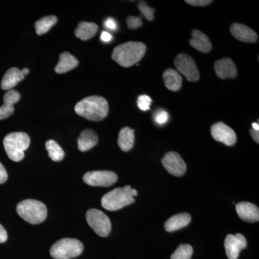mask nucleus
Masks as SVG:
<instances>
[{"label":"nucleus","mask_w":259,"mask_h":259,"mask_svg":"<svg viewBox=\"0 0 259 259\" xmlns=\"http://www.w3.org/2000/svg\"><path fill=\"white\" fill-rule=\"evenodd\" d=\"M108 111V102L100 96L86 97L75 105L76 114L90 121L104 120Z\"/></svg>","instance_id":"f257e3e1"},{"label":"nucleus","mask_w":259,"mask_h":259,"mask_svg":"<svg viewBox=\"0 0 259 259\" xmlns=\"http://www.w3.org/2000/svg\"><path fill=\"white\" fill-rule=\"evenodd\" d=\"M146 49L147 48L144 42H125L114 49L112 59L122 67H131L143 59Z\"/></svg>","instance_id":"f03ea898"},{"label":"nucleus","mask_w":259,"mask_h":259,"mask_svg":"<svg viewBox=\"0 0 259 259\" xmlns=\"http://www.w3.org/2000/svg\"><path fill=\"white\" fill-rule=\"evenodd\" d=\"M138 195L137 190L131 186L122 188H116L102 197V207L109 211H115L122 209L135 202L134 197Z\"/></svg>","instance_id":"7ed1b4c3"},{"label":"nucleus","mask_w":259,"mask_h":259,"mask_svg":"<svg viewBox=\"0 0 259 259\" xmlns=\"http://www.w3.org/2000/svg\"><path fill=\"white\" fill-rule=\"evenodd\" d=\"M30 139L23 132L12 133L5 136L3 144L8 157L12 161L18 162L25 157V151L30 146Z\"/></svg>","instance_id":"20e7f679"},{"label":"nucleus","mask_w":259,"mask_h":259,"mask_svg":"<svg viewBox=\"0 0 259 259\" xmlns=\"http://www.w3.org/2000/svg\"><path fill=\"white\" fill-rule=\"evenodd\" d=\"M16 209L19 215L30 224H40L47 217V206L35 199L22 201L17 206Z\"/></svg>","instance_id":"39448f33"},{"label":"nucleus","mask_w":259,"mask_h":259,"mask_svg":"<svg viewBox=\"0 0 259 259\" xmlns=\"http://www.w3.org/2000/svg\"><path fill=\"white\" fill-rule=\"evenodd\" d=\"M83 250V245L79 240L63 238L52 245L50 253L54 259H70L79 256Z\"/></svg>","instance_id":"423d86ee"},{"label":"nucleus","mask_w":259,"mask_h":259,"mask_svg":"<svg viewBox=\"0 0 259 259\" xmlns=\"http://www.w3.org/2000/svg\"><path fill=\"white\" fill-rule=\"evenodd\" d=\"M86 219L89 226L98 236L107 237L110 235L112 229L111 222L102 211L97 209H89L87 212Z\"/></svg>","instance_id":"0eeeda50"},{"label":"nucleus","mask_w":259,"mask_h":259,"mask_svg":"<svg viewBox=\"0 0 259 259\" xmlns=\"http://www.w3.org/2000/svg\"><path fill=\"white\" fill-rule=\"evenodd\" d=\"M177 72L183 74L189 81L196 82L199 79V72L194 59L188 54H180L175 58Z\"/></svg>","instance_id":"6e6552de"},{"label":"nucleus","mask_w":259,"mask_h":259,"mask_svg":"<svg viewBox=\"0 0 259 259\" xmlns=\"http://www.w3.org/2000/svg\"><path fill=\"white\" fill-rule=\"evenodd\" d=\"M117 175L110 171H90L83 177V182L93 187H110L117 182Z\"/></svg>","instance_id":"1a4fd4ad"},{"label":"nucleus","mask_w":259,"mask_h":259,"mask_svg":"<svg viewBox=\"0 0 259 259\" xmlns=\"http://www.w3.org/2000/svg\"><path fill=\"white\" fill-rule=\"evenodd\" d=\"M162 164L168 173L175 177H182L187 171V165L183 158L177 152L166 153L161 160Z\"/></svg>","instance_id":"9d476101"},{"label":"nucleus","mask_w":259,"mask_h":259,"mask_svg":"<svg viewBox=\"0 0 259 259\" xmlns=\"http://www.w3.org/2000/svg\"><path fill=\"white\" fill-rule=\"evenodd\" d=\"M213 139L226 146H233L236 143L237 136L235 131L224 122H216L211 127Z\"/></svg>","instance_id":"9b49d317"},{"label":"nucleus","mask_w":259,"mask_h":259,"mask_svg":"<svg viewBox=\"0 0 259 259\" xmlns=\"http://www.w3.org/2000/svg\"><path fill=\"white\" fill-rule=\"evenodd\" d=\"M227 256L229 259H238L241 250L247 246L245 236L241 233L236 235H228L224 242Z\"/></svg>","instance_id":"f8f14e48"},{"label":"nucleus","mask_w":259,"mask_h":259,"mask_svg":"<svg viewBox=\"0 0 259 259\" xmlns=\"http://www.w3.org/2000/svg\"><path fill=\"white\" fill-rule=\"evenodd\" d=\"M29 72L30 71L27 68H25L23 70H19L18 68L15 67L11 68L5 73L3 76L1 82L2 89L3 90L10 91L17 86L20 81H23Z\"/></svg>","instance_id":"ddd939ff"},{"label":"nucleus","mask_w":259,"mask_h":259,"mask_svg":"<svg viewBox=\"0 0 259 259\" xmlns=\"http://www.w3.org/2000/svg\"><path fill=\"white\" fill-rule=\"evenodd\" d=\"M214 72L221 79H234L238 75L236 64L229 58H224L214 64Z\"/></svg>","instance_id":"4468645a"},{"label":"nucleus","mask_w":259,"mask_h":259,"mask_svg":"<svg viewBox=\"0 0 259 259\" xmlns=\"http://www.w3.org/2000/svg\"><path fill=\"white\" fill-rule=\"evenodd\" d=\"M236 208L238 217L245 222L255 223L259 221L258 207L254 204L241 202L236 204Z\"/></svg>","instance_id":"2eb2a0df"},{"label":"nucleus","mask_w":259,"mask_h":259,"mask_svg":"<svg viewBox=\"0 0 259 259\" xmlns=\"http://www.w3.org/2000/svg\"><path fill=\"white\" fill-rule=\"evenodd\" d=\"M231 32L233 36L240 41L255 42L258 40L256 32L243 24H233L231 26Z\"/></svg>","instance_id":"dca6fc26"},{"label":"nucleus","mask_w":259,"mask_h":259,"mask_svg":"<svg viewBox=\"0 0 259 259\" xmlns=\"http://www.w3.org/2000/svg\"><path fill=\"white\" fill-rule=\"evenodd\" d=\"M20 95L14 90H10L4 95V104L0 107V120H4L13 115L15 103L20 101Z\"/></svg>","instance_id":"f3484780"},{"label":"nucleus","mask_w":259,"mask_h":259,"mask_svg":"<svg viewBox=\"0 0 259 259\" xmlns=\"http://www.w3.org/2000/svg\"><path fill=\"white\" fill-rule=\"evenodd\" d=\"M190 44L199 52L207 54L212 49V42L209 40L208 36L200 30H194L192 31V38L190 39Z\"/></svg>","instance_id":"a211bd4d"},{"label":"nucleus","mask_w":259,"mask_h":259,"mask_svg":"<svg viewBox=\"0 0 259 259\" xmlns=\"http://www.w3.org/2000/svg\"><path fill=\"white\" fill-rule=\"evenodd\" d=\"M98 143V136L96 133L91 129L83 131L78 139V148L79 151L85 152L92 149Z\"/></svg>","instance_id":"6ab92c4d"},{"label":"nucleus","mask_w":259,"mask_h":259,"mask_svg":"<svg viewBox=\"0 0 259 259\" xmlns=\"http://www.w3.org/2000/svg\"><path fill=\"white\" fill-rule=\"evenodd\" d=\"M192 217L189 213L184 212L175 214L170 218L165 223V230L168 232H173L185 228L191 222Z\"/></svg>","instance_id":"aec40b11"},{"label":"nucleus","mask_w":259,"mask_h":259,"mask_svg":"<svg viewBox=\"0 0 259 259\" xmlns=\"http://www.w3.org/2000/svg\"><path fill=\"white\" fill-rule=\"evenodd\" d=\"M78 64L79 61L70 53H62L59 56V61L56 66L55 71L57 74H64L76 68Z\"/></svg>","instance_id":"412c9836"},{"label":"nucleus","mask_w":259,"mask_h":259,"mask_svg":"<svg viewBox=\"0 0 259 259\" xmlns=\"http://www.w3.org/2000/svg\"><path fill=\"white\" fill-rule=\"evenodd\" d=\"M163 79L165 86L168 90L177 92L180 90L182 85V78L180 73L173 69H166L163 72Z\"/></svg>","instance_id":"4be33fe9"},{"label":"nucleus","mask_w":259,"mask_h":259,"mask_svg":"<svg viewBox=\"0 0 259 259\" xmlns=\"http://www.w3.org/2000/svg\"><path fill=\"white\" fill-rule=\"evenodd\" d=\"M99 27L97 24L81 22L75 30V35L81 40H88L96 35Z\"/></svg>","instance_id":"5701e85b"},{"label":"nucleus","mask_w":259,"mask_h":259,"mask_svg":"<svg viewBox=\"0 0 259 259\" xmlns=\"http://www.w3.org/2000/svg\"><path fill=\"white\" fill-rule=\"evenodd\" d=\"M135 141L134 130L128 127H123L119 134L117 144L122 151L127 152L134 147Z\"/></svg>","instance_id":"b1692460"},{"label":"nucleus","mask_w":259,"mask_h":259,"mask_svg":"<svg viewBox=\"0 0 259 259\" xmlns=\"http://www.w3.org/2000/svg\"><path fill=\"white\" fill-rule=\"evenodd\" d=\"M58 19L54 15H49L37 20L35 23V31L38 35H42L50 30L57 23Z\"/></svg>","instance_id":"393cba45"},{"label":"nucleus","mask_w":259,"mask_h":259,"mask_svg":"<svg viewBox=\"0 0 259 259\" xmlns=\"http://www.w3.org/2000/svg\"><path fill=\"white\" fill-rule=\"evenodd\" d=\"M46 148L49 156L54 161H60L64 157V150L54 140H49L46 143Z\"/></svg>","instance_id":"a878e982"},{"label":"nucleus","mask_w":259,"mask_h":259,"mask_svg":"<svg viewBox=\"0 0 259 259\" xmlns=\"http://www.w3.org/2000/svg\"><path fill=\"white\" fill-rule=\"evenodd\" d=\"M193 248L190 244H180L171 255V259H191Z\"/></svg>","instance_id":"bb28decb"},{"label":"nucleus","mask_w":259,"mask_h":259,"mask_svg":"<svg viewBox=\"0 0 259 259\" xmlns=\"http://www.w3.org/2000/svg\"><path fill=\"white\" fill-rule=\"evenodd\" d=\"M138 7H139L140 11L144 15L145 18L149 20V21H152L153 19H154V8H149L148 5L146 4V2L144 1L139 2Z\"/></svg>","instance_id":"cd10ccee"},{"label":"nucleus","mask_w":259,"mask_h":259,"mask_svg":"<svg viewBox=\"0 0 259 259\" xmlns=\"http://www.w3.org/2000/svg\"><path fill=\"white\" fill-rule=\"evenodd\" d=\"M151 102H152V100L151 97L146 95H141L138 98V105L143 111H147L149 110Z\"/></svg>","instance_id":"c85d7f7f"},{"label":"nucleus","mask_w":259,"mask_h":259,"mask_svg":"<svg viewBox=\"0 0 259 259\" xmlns=\"http://www.w3.org/2000/svg\"><path fill=\"white\" fill-rule=\"evenodd\" d=\"M126 23H127V28L131 29V30H136V29L142 26L143 25L141 18L134 16L127 17L126 19Z\"/></svg>","instance_id":"c756f323"},{"label":"nucleus","mask_w":259,"mask_h":259,"mask_svg":"<svg viewBox=\"0 0 259 259\" xmlns=\"http://www.w3.org/2000/svg\"><path fill=\"white\" fill-rule=\"evenodd\" d=\"M212 2L210 0H186L185 3L192 6L204 7L211 4Z\"/></svg>","instance_id":"7c9ffc66"},{"label":"nucleus","mask_w":259,"mask_h":259,"mask_svg":"<svg viewBox=\"0 0 259 259\" xmlns=\"http://www.w3.org/2000/svg\"><path fill=\"white\" fill-rule=\"evenodd\" d=\"M168 119V114L166 111H160L156 114V117H155V120H156L157 123L160 125H163V124L166 123V121Z\"/></svg>","instance_id":"2f4dec72"},{"label":"nucleus","mask_w":259,"mask_h":259,"mask_svg":"<svg viewBox=\"0 0 259 259\" xmlns=\"http://www.w3.org/2000/svg\"><path fill=\"white\" fill-rule=\"evenodd\" d=\"M105 26L109 30H115L117 29V25L114 19L107 18L105 22Z\"/></svg>","instance_id":"473e14b6"},{"label":"nucleus","mask_w":259,"mask_h":259,"mask_svg":"<svg viewBox=\"0 0 259 259\" xmlns=\"http://www.w3.org/2000/svg\"><path fill=\"white\" fill-rule=\"evenodd\" d=\"M8 173L4 166L0 163V185L4 184L8 180Z\"/></svg>","instance_id":"72a5a7b5"},{"label":"nucleus","mask_w":259,"mask_h":259,"mask_svg":"<svg viewBox=\"0 0 259 259\" xmlns=\"http://www.w3.org/2000/svg\"><path fill=\"white\" fill-rule=\"evenodd\" d=\"M8 240V233L4 227L0 224V243H5Z\"/></svg>","instance_id":"f704fd0d"},{"label":"nucleus","mask_w":259,"mask_h":259,"mask_svg":"<svg viewBox=\"0 0 259 259\" xmlns=\"http://www.w3.org/2000/svg\"><path fill=\"white\" fill-rule=\"evenodd\" d=\"M100 38L103 42H109L112 40V35L108 32L102 31Z\"/></svg>","instance_id":"c9c22d12"},{"label":"nucleus","mask_w":259,"mask_h":259,"mask_svg":"<svg viewBox=\"0 0 259 259\" xmlns=\"http://www.w3.org/2000/svg\"><path fill=\"white\" fill-rule=\"evenodd\" d=\"M250 134L251 136L252 139L254 140L256 144H259V133L258 131L251 128L250 130Z\"/></svg>","instance_id":"e433bc0d"},{"label":"nucleus","mask_w":259,"mask_h":259,"mask_svg":"<svg viewBox=\"0 0 259 259\" xmlns=\"http://www.w3.org/2000/svg\"><path fill=\"white\" fill-rule=\"evenodd\" d=\"M252 128L255 130V131H259V125L258 123H254L252 124Z\"/></svg>","instance_id":"4c0bfd02"}]
</instances>
